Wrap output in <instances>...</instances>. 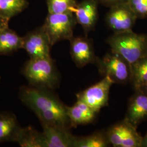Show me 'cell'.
I'll use <instances>...</instances> for the list:
<instances>
[{"label":"cell","mask_w":147,"mask_h":147,"mask_svg":"<svg viewBox=\"0 0 147 147\" xmlns=\"http://www.w3.org/2000/svg\"><path fill=\"white\" fill-rule=\"evenodd\" d=\"M140 90H141L143 93L147 95V83L140 89Z\"/></svg>","instance_id":"26"},{"label":"cell","mask_w":147,"mask_h":147,"mask_svg":"<svg viewBox=\"0 0 147 147\" xmlns=\"http://www.w3.org/2000/svg\"><path fill=\"white\" fill-rule=\"evenodd\" d=\"M66 107L70 127L93 122L97 113L83 101L78 99L73 106H67Z\"/></svg>","instance_id":"14"},{"label":"cell","mask_w":147,"mask_h":147,"mask_svg":"<svg viewBox=\"0 0 147 147\" xmlns=\"http://www.w3.org/2000/svg\"><path fill=\"white\" fill-rule=\"evenodd\" d=\"M29 85L53 90L59 84V75L52 58H30L22 69Z\"/></svg>","instance_id":"3"},{"label":"cell","mask_w":147,"mask_h":147,"mask_svg":"<svg viewBox=\"0 0 147 147\" xmlns=\"http://www.w3.org/2000/svg\"><path fill=\"white\" fill-rule=\"evenodd\" d=\"M107 42L111 52L119 55L131 66L147 56V34L132 31L114 33Z\"/></svg>","instance_id":"2"},{"label":"cell","mask_w":147,"mask_h":147,"mask_svg":"<svg viewBox=\"0 0 147 147\" xmlns=\"http://www.w3.org/2000/svg\"><path fill=\"white\" fill-rule=\"evenodd\" d=\"M45 141V147H75L76 137L68 128L40 123Z\"/></svg>","instance_id":"10"},{"label":"cell","mask_w":147,"mask_h":147,"mask_svg":"<svg viewBox=\"0 0 147 147\" xmlns=\"http://www.w3.org/2000/svg\"><path fill=\"white\" fill-rule=\"evenodd\" d=\"M19 96L22 102L35 113L40 123L70 127L67 106L53 90L24 86L19 89Z\"/></svg>","instance_id":"1"},{"label":"cell","mask_w":147,"mask_h":147,"mask_svg":"<svg viewBox=\"0 0 147 147\" xmlns=\"http://www.w3.org/2000/svg\"><path fill=\"white\" fill-rule=\"evenodd\" d=\"M106 135L109 144L113 147H142L143 137L136 127L125 119L110 127Z\"/></svg>","instance_id":"6"},{"label":"cell","mask_w":147,"mask_h":147,"mask_svg":"<svg viewBox=\"0 0 147 147\" xmlns=\"http://www.w3.org/2000/svg\"><path fill=\"white\" fill-rule=\"evenodd\" d=\"M142 147H147V132L144 137H143Z\"/></svg>","instance_id":"25"},{"label":"cell","mask_w":147,"mask_h":147,"mask_svg":"<svg viewBox=\"0 0 147 147\" xmlns=\"http://www.w3.org/2000/svg\"><path fill=\"white\" fill-rule=\"evenodd\" d=\"M21 127L16 117L13 113L8 112H1L0 143L14 142Z\"/></svg>","instance_id":"15"},{"label":"cell","mask_w":147,"mask_h":147,"mask_svg":"<svg viewBox=\"0 0 147 147\" xmlns=\"http://www.w3.org/2000/svg\"><path fill=\"white\" fill-rule=\"evenodd\" d=\"M99 3L98 0H84L73 9L77 23L82 27L86 36L96 24Z\"/></svg>","instance_id":"12"},{"label":"cell","mask_w":147,"mask_h":147,"mask_svg":"<svg viewBox=\"0 0 147 147\" xmlns=\"http://www.w3.org/2000/svg\"><path fill=\"white\" fill-rule=\"evenodd\" d=\"M137 17L126 2L110 7L106 21L114 33L132 31Z\"/></svg>","instance_id":"7"},{"label":"cell","mask_w":147,"mask_h":147,"mask_svg":"<svg viewBox=\"0 0 147 147\" xmlns=\"http://www.w3.org/2000/svg\"><path fill=\"white\" fill-rule=\"evenodd\" d=\"M126 3L136 15L137 18L147 17V0H126Z\"/></svg>","instance_id":"22"},{"label":"cell","mask_w":147,"mask_h":147,"mask_svg":"<svg viewBox=\"0 0 147 147\" xmlns=\"http://www.w3.org/2000/svg\"><path fill=\"white\" fill-rule=\"evenodd\" d=\"M14 142L22 147H45L42 132H39L31 126L21 127Z\"/></svg>","instance_id":"16"},{"label":"cell","mask_w":147,"mask_h":147,"mask_svg":"<svg viewBox=\"0 0 147 147\" xmlns=\"http://www.w3.org/2000/svg\"><path fill=\"white\" fill-rule=\"evenodd\" d=\"M130 82L135 91L138 90L147 83V56L131 66Z\"/></svg>","instance_id":"18"},{"label":"cell","mask_w":147,"mask_h":147,"mask_svg":"<svg viewBox=\"0 0 147 147\" xmlns=\"http://www.w3.org/2000/svg\"><path fill=\"white\" fill-rule=\"evenodd\" d=\"M48 13L61 14L72 12L77 5L76 0H47Z\"/></svg>","instance_id":"21"},{"label":"cell","mask_w":147,"mask_h":147,"mask_svg":"<svg viewBox=\"0 0 147 147\" xmlns=\"http://www.w3.org/2000/svg\"><path fill=\"white\" fill-rule=\"evenodd\" d=\"M28 5L26 0H0V16L10 20Z\"/></svg>","instance_id":"19"},{"label":"cell","mask_w":147,"mask_h":147,"mask_svg":"<svg viewBox=\"0 0 147 147\" xmlns=\"http://www.w3.org/2000/svg\"><path fill=\"white\" fill-rule=\"evenodd\" d=\"M1 77H0V82H1Z\"/></svg>","instance_id":"27"},{"label":"cell","mask_w":147,"mask_h":147,"mask_svg":"<svg viewBox=\"0 0 147 147\" xmlns=\"http://www.w3.org/2000/svg\"><path fill=\"white\" fill-rule=\"evenodd\" d=\"M70 53L75 64L82 68L90 63H95L98 58L95 56L91 41L86 37H73L70 40Z\"/></svg>","instance_id":"11"},{"label":"cell","mask_w":147,"mask_h":147,"mask_svg":"<svg viewBox=\"0 0 147 147\" xmlns=\"http://www.w3.org/2000/svg\"><path fill=\"white\" fill-rule=\"evenodd\" d=\"M10 20L0 16V33L5 28L9 27V21Z\"/></svg>","instance_id":"24"},{"label":"cell","mask_w":147,"mask_h":147,"mask_svg":"<svg viewBox=\"0 0 147 147\" xmlns=\"http://www.w3.org/2000/svg\"><path fill=\"white\" fill-rule=\"evenodd\" d=\"M98 1L106 6L111 7L121 3L126 2V0H98Z\"/></svg>","instance_id":"23"},{"label":"cell","mask_w":147,"mask_h":147,"mask_svg":"<svg viewBox=\"0 0 147 147\" xmlns=\"http://www.w3.org/2000/svg\"><path fill=\"white\" fill-rule=\"evenodd\" d=\"M76 24L73 13H48L42 27L53 47L58 42L70 40L74 37V30Z\"/></svg>","instance_id":"4"},{"label":"cell","mask_w":147,"mask_h":147,"mask_svg":"<svg viewBox=\"0 0 147 147\" xmlns=\"http://www.w3.org/2000/svg\"><path fill=\"white\" fill-rule=\"evenodd\" d=\"M22 38V49L26 51L30 58H51L50 49L52 46L42 26L30 32Z\"/></svg>","instance_id":"9"},{"label":"cell","mask_w":147,"mask_h":147,"mask_svg":"<svg viewBox=\"0 0 147 147\" xmlns=\"http://www.w3.org/2000/svg\"><path fill=\"white\" fill-rule=\"evenodd\" d=\"M95 63L100 73L109 76L115 83L125 84L130 81L131 66L119 55L111 52L101 59L98 58Z\"/></svg>","instance_id":"5"},{"label":"cell","mask_w":147,"mask_h":147,"mask_svg":"<svg viewBox=\"0 0 147 147\" xmlns=\"http://www.w3.org/2000/svg\"><path fill=\"white\" fill-rule=\"evenodd\" d=\"M109 144L106 132H96L88 136L76 137L75 147H105Z\"/></svg>","instance_id":"20"},{"label":"cell","mask_w":147,"mask_h":147,"mask_svg":"<svg viewBox=\"0 0 147 147\" xmlns=\"http://www.w3.org/2000/svg\"><path fill=\"white\" fill-rule=\"evenodd\" d=\"M23 38L9 27L0 33V55H9L22 48Z\"/></svg>","instance_id":"17"},{"label":"cell","mask_w":147,"mask_h":147,"mask_svg":"<svg viewBox=\"0 0 147 147\" xmlns=\"http://www.w3.org/2000/svg\"><path fill=\"white\" fill-rule=\"evenodd\" d=\"M114 83L109 76H105L100 82L78 93L77 99L83 101L98 113L107 105L111 87Z\"/></svg>","instance_id":"8"},{"label":"cell","mask_w":147,"mask_h":147,"mask_svg":"<svg viewBox=\"0 0 147 147\" xmlns=\"http://www.w3.org/2000/svg\"><path fill=\"white\" fill-rule=\"evenodd\" d=\"M129 100L124 119L137 127L147 118V95L138 90Z\"/></svg>","instance_id":"13"}]
</instances>
